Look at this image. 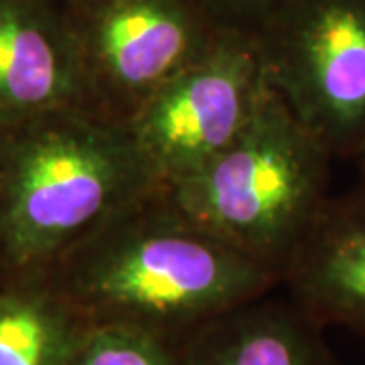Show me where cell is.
Instances as JSON below:
<instances>
[{
  "instance_id": "1",
  "label": "cell",
  "mask_w": 365,
  "mask_h": 365,
  "mask_svg": "<svg viewBox=\"0 0 365 365\" xmlns=\"http://www.w3.org/2000/svg\"><path fill=\"white\" fill-rule=\"evenodd\" d=\"M88 325L185 341L280 287V276L181 217L157 191L110 217L47 274Z\"/></svg>"
},
{
  "instance_id": "2",
  "label": "cell",
  "mask_w": 365,
  "mask_h": 365,
  "mask_svg": "<svg viewBox=\"0 0 365 365\" xmlns=\"http://www.w3.org/2000/svg\"><path fill=\"white\" fill-rule=\"evenodd\" d=\"M155 191L126 128L83 108L0 130V280L47 274Z\"/></svg>"
},
{
  "instance_id": "3",
  "label": "cell",
  "mask_w": 365,
  "mask_h": 365,
  "mask_svg": "<svg viewBox=\"0 0 365 365\" xmlns=\"http://www.w3.org/2000/svg\"><path fill=\"white\" fill-rule=\"evenodd\" d=\"M327 153L270 88L234 143L157 191L173 211L280 276L329 199Z\"/></svg>"
},
{
  "instance_id": "4",
  "label": "cell",
  "mask_w": 365,
  "mask_h": 365,
  "mask_svg": "<svg viewBox=\"0 0 365 365\" xmlns=\"http://www.w3.org/2000/svg\"><path fill=\"white\" fill-rule=\"evenodd\" d=\"M264 73L335 160L365 153V0H284L254 33Z\"/></svg>"
},
{
  "instance_id": "5",
  "label": "cell",
  "mask_w": 365,
  "mask_h": 365,
  "mask_svg": "<svg viewBox=\"0 0 365 365\" xmlns=\"http://www.w3.org/2000/svg\"><path fill=\"white\" fill-rule=\"evenodd\" d=\"M83 110L124 126L223 29L197 0H69Z\"/></svg>"
},
{
  "instance_id": "6",
  "label": "cell",
  "mask_w": 365,
  "mask_h": 365,
  "mask_svg": "<svg viewBox=\"0 0 365 365\" xmlns=\"http://www.w3.org/2000/svg\"><path fill=\"white\" fill-rule=\"evenodd\" d=\"M268 91L254 35L223 29L124 124L155 189L189 177L234 143Z\"/></svg>"
},
{
  "instance_id": "7",
  "label": "cell",
  "mask_w": 365,
  "mask_h": 365,
  "mask_svg": "<svg viewBox=\"0 0 365 365\" xmlns=\"http://www.w3.org/2000/svg\"><path fill=\"white\" fill-rule=\"evenodd\" d=\"M69 108L83 86L63 4L0 0V130Z\"/></svg>"
},
{
  "instance_id": "8",
  "label": "cell",
  "mask_w": 365,
  "mask_h": 365,
  "mask_svg": "<svg viewBox=\"0 0 365 365\" xmlns=\"http://www.w3.org/2000/svg\"><path fill=\"white\" fill-rule=\"evenodd\" d=\"M280 287L319 329H347L365 339V179L329 195Z\"/></svg>"
},
{
  "instance_id": "9",
  "label": "cell",
  "mask_w": 365,
  "mask_h": 365,
  "mask_svg": "<svg viewBox=\"0 0 365 365\" xmlns=\"http://www.w3.org/2000/svg\"><path fill=\"white\" fill-rule=\"evenodd\" d=\"M323 329L270 294L223 314L182 341V365H329Z\"/></svg>"
},
{
  "instance_id": "10",
  "label": "cell",
  "mask_w": 365,
  "mask_h": 365,
  "mask_svg": "<svg viewBox=\"0 0 365 365\" xmlns=\"http://www.w3.org/2000/svg\"><path fill=\"white\" fill-rule=\"evenodd\" d=\"M88 323L47 280H0V365H67Z\"/></svg>"
},
{
  "instance_id": "11",
  "label": "cell",
  "mask_w": 365,
  "mask_h": 365,
  "mask_svg": "<svg viewBox=\"0 0 365 365\" xmlns=\"http://www.w3.org/2000/svg\"><path fill=\"white\" fill-rule=\"evenodd\" d=\"M67 365H182V341L130 327L88 325Z\"/></svg>"
},
{
  "instance_id": "12",
  "label": "cell",
  "mask_w": 365,
  "mask_h": 365,
  "mask_svg": "<svg viewBox=\"0 0 365 365\" xmlns=\"http://www.w3.org/2000/svg\"><path fill=\"white\" fill-rule=\"evenodd\" d=\"M220 29L254 35L284 0H197Z\"/></svg>"
},
{
  "instance_id": "13",
  "label": "cell",
  "mask_w": 365,
  "mask_h": 365,
  "mask_svg": "<svg viewBox=\"0 0 365 365\" xmlns=\"http://www.w3.org/2000/svg\"><path fill=\"white\" fill-rule=\"evenodd\" d=\"M355 163H357V167H359V170H361V177H364V179H365V153H364V155H361V157L357 158Z\"/></svg>"
},
{
  "instance_id": "14",
  "label": "cell",
  "mask_w": 365,
  "mask_h": 365,
  "mask_svg": "<svg viewBox=\"0 0 365 365\" xmlns=\"http://www.w3.org/2000/svg\"><path fill=\"white\" fill-rule=\"evenodd\" d=\"M329 365H343V364H339V361H337V359H335V357H333V359H331V361H329Z\"/></svg>"
},
{
  "instance_id": "15",
  "label": "cell",
  "mask_w": 365,
  "mask_h": 365,
  "mask_svg": "<svg viewBox=\"0 0 365 365\" xmlns=\"http://www.w3.org/2000/svg\"><path fill=\"white\" fill-rule=\"evenodd\" d=\"M53 2H59V4H66V2H69V0H53Z\"/></svg>"
}]
</instances>
